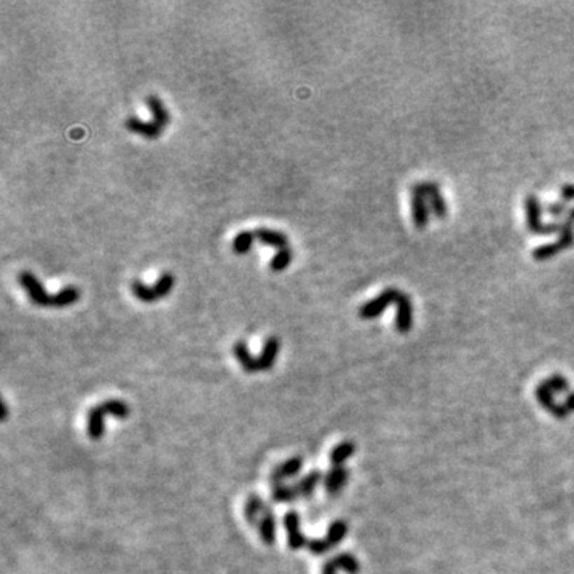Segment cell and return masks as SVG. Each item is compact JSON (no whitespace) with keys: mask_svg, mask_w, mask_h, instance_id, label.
<instances>
[{"mask_svg":"<svg viewBox=\"0 0 574 574\" xmlns=\"http://www.w3.org/2000/svg\"><path fill=\"white\" fill-rule=\"evenodd\" d=\"M112 415L117 418H126L130 416V405L118 399H109L101 404L91 407L88 415H86V434L91 440H100L106 431V416Z\"/></svg>","mask_w":574,"mask_h":574,"instance_id":"6da1fadb","label":"cell"},{"mask_svg":"<svg viewBox=\"0 0 574 574\" xmlns=\"http://www.w3.org/2000/svg\"><path fill=\"white\" fill-rule=\"evenodd\" d=\"M401 295L399 289H385L381 294L376 295L374 300L365 301V303L359 308V316L362 319H375L378 317L381 313H385L388 310V306H391L392 303L396 305V301Z\"/></svg>","mask_w":574,"mask_h":574,"instance_id":"7a4b0ae2","label":"cell"},{"mask_svg":"<svg viewBox=\"0 0 574 574\" xmlns=\"http://www.w3.org/2000/svg\"><path fill=\"white\" fill-rule=\"evenodd\" d=\"M18 281L21 284V287L27 292L32 303H36L39 306H50L51 295L45 291L43 284L39 281V278L36 275L31 273V271H22L18 276Z\"/></svg>","mask_w":574,"mask_h":574,"instance_id":"3957f363","label":"cell"},{"mask_svg":"<svg viewBox=\"0 0 574 574\" xmlns=\"http://www.w3.org/2000/svg\"><path fill=\"white\" fill-rule=\"evenodd\" d=\"M399 334H409L414 327V303L407 294L401 292L396 301V321H394Z\"/></svg>","mask_w":574,"mask_h":574,"instance_id":"277c9868","label":"cell"},{"mask_svg":"<svg viewBox=\"0 0 574 574\" xmlns=\"http://www.w3.org/2000/svg\"><path fill=\"white\" fill-rule=\"evenodd\" d=\"M284 528L287 531V544L291 550H300L308 546L310 539L303 536L300 531V515L297 512H287L284 515Z\"/></svg>","mask_w":574,"mask_h":574,"instance_id":"5b68a950","label":"cell"},{"mask_svg":"<svg viewBox=\"0 0 574 574\" xmlns=\"http://www.w3.org/2000/svg\"><path fill=\"white\" fill-rule=\"evenodd\" d=\"M525 212H526V227H528L530 233L541 235V230L544 227L542 222V203L535 195H528L525 200Z\"/></svg>","mask_w":574,"mask_h":574,"instance_id":"8992f818","label":"cell"},{"mask_svg":"<svg viewBox=\"0 0 574 574\" xmlns=\"http://www.w3.org/2000/svg\"><path fill=\"white\" fill-rule=\"evenodd\" d=\"M536 399H538V402L542 405L544 409H546L547 411H550V414H552L555 418H559V420H565L566 416H568V410L565 409V405L563 404H556L555 401H554V392L549 390V386L546 385V381H542L541 385H539L538 388H536Z\"/></svg>","mask_w":574,"mask_h":574,"instance_id":"52a82bcc","label":"cell"},{"mask_svg":"<svg viewBox=\"0 0 574 574\" xmlns=\"http://www.w3.org/2000/svg\"><path fill=\"white\" fill-rule=\"evenodd\" d=\"M301 466H303V460H301V456L289 458V460L281 463L280 466H276L273 469V472H271V475H270L271 484H273V485L284 484V480L295 477V475L300 472Z\"/></svg>","mask_w":574,"mask_h":574,"instance_id":"ba28073f","label":"cell"},{"mask_svg":"<svg viewBox=\"0 0 574 574\" xmlns=\"http://www.w3.org/2000/svg\"><path fill=\"white\" fill-rule=\"evenodd\" d=\"M280 339L275 337V335H271L265 340L264 348H262V353L257 356V362H259V372H266V370H270L273 367L275 362H276V357H278V353H280Z\"/></svg>","mask_w":574,"mask_h":574,"instance_id":"9c48e42d","label":"cell"},{"mask_svg":"<svg viewBox=\"0 0 574 574\" xmlns=\"http://www.w3.org/2000/svg\"><path fill=\"white\" fill-rule=\"evenodd\" d=\"M348 477H350V471L345 466H332L327 472L326 479H324V486L329 495H337L341 488L346 485Z\"/></svg>","mask_w":574,"mask_h":574,"instance_id":"30bf717a","label":"cell"},{"mask_svg":"<svg viewBox=\"0 0 574 574\" xmlns=\"http://www.w3.org/2000/svg\"><path fill=\"white\" fill-rule=\"evenodd\" d=\"M125 126L128 128V131L136 132V135H141L144 137L155 139L161 135V130L163 128L158 126L155 121H144L137 117H130L125 121Z\"/></svg>","mask_w":574,"mask_h":574,"instance_id":"8fae6325","label":"cell"},{"mask_svg":"<svg viewBox=\"0 0 574 574\" xmlns=\"http://www.w3.org/2000/svg\"><path fill=\"white\" fill-rule=\"evenodd\" d=\"M259 533H260V539H262L264 544L266 546H271V544H275L276 541V519L273 515V510H271L270 506H266L264 510V515L262 519H260V524H259Z\"/></svg>","mask_w":574,"mask_h":574,"instance_id":"7c38bea8","label":"cell"},{"mask_svg":"<svg viewBox=\"0 0 574 574\" xmlns=\"http://www.w3.org/2000/svg\"><path fill=\"white\" fill-rule=\"evenodd\" d=\"M233 355H235L236 361L240 362V365H241L242 370H245L246 374L259 372L257 357H254L251 353H249L247 346H246V341H242V340L236 341V343L233 345Z\"/></svg>","mask_w":574,"mask_h":574,"instance_id":"4fadbf2b","label":"cell"},{"mask_svg":"<svg viewBox=\"0 0 574 574\" xmlns=\"http://www.w3.org/2000/svg\"><path fill=\"white\" fill-rule=\"evenodd\" d=\"M429 212H431L429 201L421 196L411 195V219H414L416 228L423 230L426 227L429 222Z\"/></svg>","mask_w":574,"mask_h":574,"instance_id":"5bb4252c","label":"cell"},{"mask_svg":"<svg viewBox=\"0 0 574 574\" xmlns=\"http://www.w3.org/2000/svg\"><path fill=\"white\" fill-rule=\"evenodd\" d=\"M254 233H255V238H257V240L262 242L264 246L276 247L278 251L287 246V236L284 233H281V231L260 227V228L255 230Z\"/></svg>","mask_w":574,"mask_h":574,"instance_id":"9a60e30c","label":"cell"},{"mask_svg":"<svg viewBox=\"0 0 574 574\" xmlns=\"http://www.w3.org/2000/svg\"><path fill=\"white\" fill-rule=\"evenodd\" d=\"M265 507H266V504L259 495L249 496L246 501V506H245V517L247 520V524L251 526H259Z\"/></svg>","mask_w":574,"mask_h":574,"instance_id":"2e32d148","label":"cell"},{"mask_svg":"<svg viewBox=\"0 0 574 574\" xmlns=\"http://www.w3.org/2000/svg\"><path fill=\"white\" fill-rule=\"evenodd\" d=\"M146 102H147V107L150 110V114H152V118H153L152 121H155V123L158 126H161V128L170 125V121H171L170 110L165 107V104L161 102V100L158 96H153V95L149 96L146 100Z\"/></svg>","mask_w":574,"mask_h":574,"instance_id":"e0dca14e","label":"cell"},{"mask_svg":"<svg viewBox=\"0 0 574 574\" xmlns=\"http://www.w3.org/2000/svg\"><path fill=\"white\" fill-rule=\"evenodd\" d=\"M78 299H80L78 287L66 286V287H62L61 291H57L56 294L51 295L50 306H53V308H64V306L75 303Z\"/></svg>","mask_w":574,"mask_h":574,"instance_id":"ac0fdd59","label":"cell"},{"mask_svg":"<svg viewBox=\"0 0 574 574\" xmlns=\"http://www.w3.org/2000/svg\"><path fill=\"white\" fill-rule=\"evenodd\" d=\"M322 479L321 471H311L310 474H306L303 479H300L297 484H294V488L297 491L299 498H310L313 495V491L316 490V486L319 485Z\"/></svg>","mask_w":574,"mask_h":574,"instance_id":"d6986e66","label":"cell"},{"mask_svg":"<svg viewBox=\"0 0 574 574\" xmlns=\"http://www.w3.org/2000/svg\"><path fill=\"white\" fill-rule=\"evenodd\" d=\"M356 445L351 442V440H345V442H340L335 449L330 451L329 460L332 466H343L346 460L355 455Z\"/></svg>","mask_w":574,"mask_h":574,"instance_id":"ffe728a7","label":"cell"},{"mask_svg":"<svg viewBox=\"0 0 574 574\" xmlns=\"http://www.w3.org/2000/svg\"><path fill=\"white\" fill-rule=\"evenodd\" d=\"M348 535V524L345 520H335L332 521V525L329 526L326 541L330 544V547L339 546V544L343 541Z\"/></svg>","mask_w":574,"mask_h":574,"instance_id":"44dd1931","label":"cell"},{"mask_svg":"<svg viewBox=\"0 0 574 574\" xmlns=\"http://www.w3.org/2000/svg\"><path fill=\"white\" fill-rule=\"evenodd\" d=\"M271 498H273L275 503H292L299 500V495L295 491L294 485L276 484L273 485V490H271Z\"/></svg>","mask_w":574,"mask_h":574,"instance_id":"7402d4cb","label":"cell"},{"mask_svg":"<svg viewBox=\"0 0 574 574\" xmlns=\"http://www.w3.org/2000/svg\"><path fill=\"white\" fill-rule=\"evenodd\" d=\"M332 560L335 566H337V570H343L348 574H357L359 570H361L357 559L351 554H339Z\"/></svg>","mask_w":574,"mask_h":574,"instance_id":"603a6c76","label":"cell"},{"mask_svg":"<svg viewBox=\"0 0 574 574\" xmlns=\"http://www.w3.org/2000/svg\"><path fill=\"white\" fill-rule=\"evenodd\" d=\"M559 252H563L561 251V247L559 246V242H549V245H542L536 247L535 251L531 252L533 259L536 260V262H546L549 259H554Z\"/></svg>","mask_w":574,"mask_h":574,"instance_id":"cb8c5ba5","label":"cell"},{"mask_svg":"<svg viewBox=\"0 0 574 574\" xmlns=\"http://www.w3.org/2000/svg\"><path fill=\"white\" fill-rule=\"evenodd\" d=\"M131 291L135 294V297L141 301H146V303H152V301H156L155 291L153 287H149L146 284L141 282L139 280H135L131 282Z\"/></svg>","mask_w":574,"mask_h":574,"instance_id":"d4e9b609","label":"cell"},{"mask_svg":"<svg viewBox=\"0 0 574 574\" xmlns=\"http://www.w3.org/2000/svg\"><path fill=\"white\" fill-rule=\"evenodd\" d=\"M437 193H442V191H440V185L437 182H418L411 187V195L421 196V198H425L428 201Z\"/></svg>","mask_w":574,"mask_h":574,"instance_id":"484cf974","label":"cell"},{"mask_svg":"<svg viewBox=\"0 0 574 574\" xmlns=\"http://www.w3.org/2000/svg\"><path fill=\"white\" fill-rule=\"evenodd\" d=\"M254 240H255L254 231L249 230L241 231V233H238L233 240V251L236 254H246L249 249L252 247Z\"/></svg>","mask_w":574,"mask_h":574,"instance_id":"4316f807","label":"cell"},{"mask_svg":"<svg viewBox=\"0 0 574 574\" xmlns=\"http://www.w3.org/2000/svg\"><path fill=\"white\" fill-rule=\"evenodd\" d=\"M291 260H292L291 249H287V247L280 249V251H278V252L273 255V257H271V260H270V268L273 270V271H276V273H280V271L287 268V265L291 264Z\"/></svg>","mask_w":574,"mask_h":574,"instance_id":"83f0119b","label":"cell"},{"mask_svg":"<svg viewBox=\"0 0 574 574\" xmlns=\"http://www.w3.org/2000/svg\"><path fill=\"white\" fill-rule=\"evenodd\" d=\"M172 286H174V276H172L171 273H163V275H161V276L158 278V281H156V282L153 284V291H155L156 299H163V297H166V295L171 292Z\"/></svg>","mask_w":574,"mask_h":574,"instance_id":"f1b7e54d","label":"cell"},{"mask_svg":"<svg viewBox=\"0 0 574 574\" xmlns=\"http://www.w3.org/2000/svg\"><path fill=\"white\" fill-rule=\"evenodd\" d=\"M429 207H431V212L439 220H442L449 216V205H446V201L444 200L442 193L434 195L432 198L429 200Z\"/></svg>","mask_w":574,"mask_h":574,"instance_id":"f546056e","label":"cell"},{"mask_svg":"<svg viewBox=\"0 0 574 574\" xmlns=\"http://www.w3.org/2000/svg\"><path fill=\"white\" fill-rule=\"evenodd\" d=\"M544 381H546L549 390L552 391L554 394H556V392L563 394V392L568 391V386H570V383H568V380L565 378V376H561V375H552L550 378L544 380Z\"/></svg>","mask_w":574,"mask_h":574,"instance_id":"4dcf8cb0","label":"cell"},{"mask_svg":"<svg viewBox=\"0 0 574 574\" xmlns=\"http://www.w3.org/2000/svg\"><path fill=\"white\" fill-rule=\"evenodd\" d=\"M546 211L554 219L565 220L568 217V212H570V207L566 206L565 201H554V203H550V205L546 207Z\"/></svg>","mask_w":574,"mask_h":574,"instance_id":"1f68e13d","label":"cell"},{"mask_svg":"<svg viewBox=\"0 0 574 574\" xmlns=\"http://www.w3.org/2000/svg\"><path fill=\"white\" fill-rule=\"evenodd\" d=\"M306 549H308L313 555H324V554H327L332 547H330V544L326 541V538H324V539H310Z\"/></svg>","mask_w":574,"mask_h":574,"instance_id":"d6a6232c","label":"cell"},{"mask_svg":"<svg viewBox=\"0 0 574 574\" xmlns=\"http://www.w3.org/2000/svg\"><path fill=\"white\" fill-rule=\"evenodd\" d=\"M560 196L565 203L574 201V185H571V184L563 185V187L560 189Z\"/></svg>","mask_w":574,"mask_h":574,"instance_id":"836d02e7","label":"cell"},{"mask_svg":"<svg viewBox=\"0 0 574 574\" xmlns=\"http://www.w3.org/2000/svg\"><path fill=\"white\" fill-rule=\"evenodd\" d=\"M337 566H335V563H334V560L330 559V560H327L326 563H324V566H322V574H337Z\"/></svg>","mask_w":574,"mask_h":574,"instance_id":"e575fe53","label":"cell"},{"mask_svg":"<svg viewBox=\"0 0 574 574\" xmlns=\"http://www.w3.org/2000/svg\"><path fill=\"white\" fill-rule=\"evenodd\" d=\"M563 405H565V409L568 410V414H571V411H574V391L568 394L566 399H565V402H563Z\"/></svg>","mask_w":574,"mask_h":574,"instance_id":"d590c367","label":"cell"},{"mask_svg":"<svg viewBox=\"0 0 574 574\" xmlns=\"http://www.w3.org/2000/svg\"><path fill=\"white\" fill-rule=\"evenodd\" d=\"M568 219H571L573 222H574V207H571L570 212H568Z\"/></svg>","mask_w":574,"mask_h":574,"instance_id":"8d00e7d4","label":"cell"}]
</instances>
